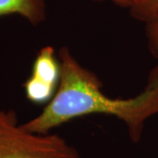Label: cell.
<instances>
[{
    "mask_svg": "<svg viewBox=\"0 0 158 158\" xmlns=\"http://www.w3.org/2000/svg\"><path fill=\"white\" fill-rule=\"evenodd\" d=\"M58 59L61 78L56 92L41 113L21 124L25 129L47 135L74 118L103 113L122 120L133 142L141 141L146 121L158 113V63L148 74L144 90L123 99L105 95L101 81L83 67L67 47L59 49Z\"/></svg>",
    "mask_w": 158,
    "mask_h": 158,
    "instance_id": "1",
    "label": "cell"
},
{
    "mask_svg": "<svg viewBox=\"0 0 158 158\" xmlns=\"http://www.w3.org/2000/svg\"><path fill=\"white\" fill-rule=\"evenodd\" d=\"M0 158H80V155L62 136L29 132L19 124L15 110L0 108Z\"/></svg>",
    "mask_w": 158,
    "mask_h": 158,
    "instance_id": "2",
    "label": "cell"
},
{
    "mask_svg": "<svg viewBox=\"0 0 158 158\" xmlns=\"http://www.w3.org/2000/svg\"><path fill=\"white\" fill-rule=\"evenodd\" d=\"M61 78V65L51 46L42 48L33 63L31 76L23 87L26 98L33 104H48L56 92Z\"/></svg>",
    "mask_w": 158,
    "mask_h": 158,
    "instance_id": "3",
    "label": "cell"
},
{
    "mask_svg": "<svg viewBox=\"0 0 158 158\" xmlns=\"http://www.w3.org/2000/svg\"><path fill=\"white\" fill-rule=\"evenodd\" d=\"M12 14L38 26L46 19L45 0H0V18Z\"/></svg>",
    "mask_w": 158,
    "mask_h": 158,
    "instance_id": "4",
    "label": "cell"
},
{
    "mask_svg": "<svg viewBox=\"0 0 158 158\" xmlns=\"http://www.w3.org/2000/svg\"><path fill=\"white\" fill-rule=\"evenodd\" d=\"M130 11L134 19L148 22L158 18V0H138Z\"/></svg>",
    "mask_w": 158,
    "mask_h": 158,
    "instance_id": "5",
    "label": "cell"
},
{
    "mask_svg": "<svg viewBox=\"0 0 158 158\" xmlns=\"http://www.w3.org/2000/svg\"><path fill=\"white\" fill-rule=\"evenodd\" d=\"M146 36L148 49L158 59V18L146 23Z\"/></svg>",
    "mask_w": 158,
    "mask_h": 158,
    "instance_id": "6",
    "label": "cell"
},
{
    "mask_svg": "<svg viewBox=\"0 0 158 158\" xmlns=\"http://www.w3.org/2000/svg\"><path fill=\"white\" fill-rule=\"evenodd\" d=\"M94 1H104V0H94ZM111 1H113V3H115L118 6L122 7H128L130 9L135 5L138 0H111Z\"/></svg>",
    "mask_w": 158,
    "mask_h": 158,
    "instance_id": "7",
    "label": "cell"
}]
</instances>
